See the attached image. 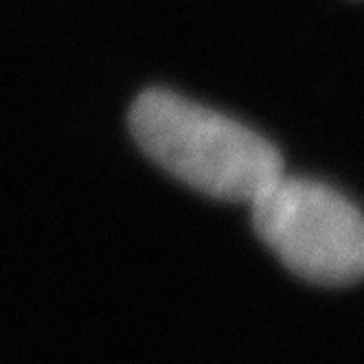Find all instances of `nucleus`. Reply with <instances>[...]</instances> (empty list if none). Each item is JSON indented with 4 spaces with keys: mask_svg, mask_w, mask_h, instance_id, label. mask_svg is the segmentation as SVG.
<instances>
[{
    "mask_svg": "<svg viewBox=\"0 0 364 364\" xmlns=\"http://www.w3.org/2000/svg\"><path fill=\"white\" fill-rule=\"evenodd\" d=\"M127 125L156 165L215 200L250 202L283 173V156L268 139L171 90L141 92Z\"/></svg>",
    "mask_w": 364,
    "mask_h": 364,
    "instance_id": "obj_1",
    "label": "nucleus"
},
{
    "mask_svg": "<svg viewBox=\"0 0 364 364\" xmlns=\"http://www.w3.org/2000/svg\"><path fill=\"white\" fill-rule=\"evenodd\" d=\"M250 218L259 240L296 277L318 285L362 277V213L323 182L281 173L250 200Z\"/></svg>",
    "mask_w": 364,
    "mask_h": 364,
    "instance_id": "obj_2",
    "label": "nucleus"
}]
</instances>
